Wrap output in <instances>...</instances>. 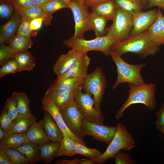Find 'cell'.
Returning a JSON list of instances; mask_svg holds the SVG:
<instances>
[{"mask_svg":"<svg viewBox=\"0 0 164 164\" xmlns=\"http://www.w3.org/2000/svg\"><path fill=\"white\" fill-rule=\"evenodd\" d=\"M159 130L162 133L164 137V127L161 128Z\"/></svg>","mask_w":164,"mask_h":164,"instance_id":"55","label":"cell"},{"mask_svg":"<svg viewBox=\"0 0 164 164\" xmlns=\"http://www.w3.org/2000/svg\"><path fill=\"white\" fill-rule=\"evenodd\" d=\"M12 95L16 101L19 114H31L29 106L30 101L25 93L14 92Z\"/></svg>","mask_w":164,"mask_h":164,"instance_id":"32","label":"cell"},{"mask_svg":"<svg viewBox=\"0 0 164 164\" xmlns=\"http://www.w3.org/2000/svg\"><path fill=\"white\" fill-rule=\"evenodd\" d=\"M84 53L77 50L72 49L67 53L61 54L53 67V72L57 76L63 74Z\"/></svg>","mask_w":164,"mask_h":164,"instance_id":"15","label":"cell"},{"mask_svg":"<svg viewBox=\"0 0 164 164\" xmlns=\"http://www.w3.org/2000/svg\"><path fill=\"white\" fill-rule=\"evenodd\" d=\"M89 15L90 21L96 37L105 36V27L108 19L93 12H89Z\"/></svg>","mask_w":164,"mask_h":164,"instance_id":"29","label":"cell"},{"mask_svg":"<svg viewBox=\"0 0 164 164\" xmlns=\"http://www.w3.org/2000/svg\"><path fill=\"white\" fill-rule=\"evenodd\" d=\"M20 17H26L31 20L37 18L43 19V23L46 25H50L52 19L46 15L42 9L37 5L19 13Z\"/></svg>","mask_w":164,"mask_h":164,"instance_id":"30","label":"cell"},{"mask_svg":"<svg viewBox=\"0 0 164 164\" xmlns=\"http://www.w3.org/2000/svg\"><path fill=\"white\" fill-rule=\"evenodd\" d=\"M66 2H67L68 4L70 3V2L74 1V0H63Z\"/></svg>","mask_w":164,"mask_h":164,"instance_id":"56","label":"cell"},{"mask_svg":"<svg viewBox=\"0 0 164 164\" xmlns=\"http://www.w3.org/2000/svg\"><path fill=\"white\" fill-rule=\"evenodd\" d=\"M76 154L81 155L89 158L98 157L101 153L96 149H91L81 143L76 142L75 146Z\"/></svg>","mask_w":164,"mask_h":164,"instance_id":"37","label":"cell"},{"mask_svg":"<svg viewBox=\"0 0 164 164\" xmlns=\"http://www.w3.org/2000/svg\"><path fill=\"white\" fill-rule=\"evenodd\" d=\"M159 46L150 38L147 30L132 38L114 43L110 49L111 53L121 56L127 53H134L142 58L155 55Z\"/></svg>","mask_w":164,"mask_h":164,"instance_id":"1","label":"cell"},{"mask_svg":"<svg viewBox=\"0 0 164 164\" xmlns=\"http://www.w3.org/2000/svg\"><path fill=\"white\" fill-rule=\"evenodd\" d=\"M68 4L75 22V32L73 36L84 38V34L86 32L94 31L89 18L88 8L77 0L72 1Z\"/></svg>","mask_w":164,"mask_h":164,"instance_id":"9","label":"cell"},{"mask_svg":"<svg viewBox=\"0 0 164 164\" xmlns=\"http://www.w3.org/2000/svg\"><path fill=\"white\" fill-rule=\"evenodd\" d=\"M76 142L67 137H63L56 153L55 157L65 155L71 156L76 154L75 146Z\"/></svg>","mask_w":164,"mask_h":164,"instance_id":"31","label":"cell"},{"mask_svg":"<svg viewBox=\"0 0 164 164\" xmlns=\"http://www.w3.org/2000/svg\"><path fill=\"white\" fill-rule=\"evenodd\" d=\"M15 11L20 13L36 5L34 0H10Z\"/></svg>","mask_w":164,"mask_h":164,"instance_id":"41","label":"cell"},{"mask_svg":"<svg viewBox=\"0 0 164 164\" xmlns=\"http://www.w3.org/2000/svg\"><path fill=\"white\" fill-rule=\"evenodd\" d=\"M17 53L9 46L4 44L0 46V66H2L11 59L15 58Z\"/></svg>","mask_w":164,"mask_h":164,"instance_id":"38","label":"cell"},{"mask_svg":"<svg viewBox=\"0 0 164 164\" xmlns=\"http://www.w3.org/2000/svg\"><path fill=\"white\" fill-rule=\"evenodd\" d=\"M117 6L133 15L141 11L142 7L131 0H114Z\"/></svg>","mask_w":164,"mask_h":164,"instance_id":"34","label":"cell"},{"mask_svg":"<svg viewBox=\"0 0 164 164\" xmlns=\"http://www.w3.org/2000/svg\"><path fill=\"white\" fill-rule=\"evenodd\" d=\"M106 83L104 73L101 68L97 67L91 73H88L84 78L82 85L84 92L93 95L95 108L101 112V104L105 91Z\"/></svg>","mask_w":164,"mask_h":164,"instance_id":"6","label":"cell"},{"mask_svg":"<svg viewBox=\"0 0 164 164\" xmlns=\"http://www.w3.org/2000/svg\"><path fill=\"white\" fill-rule=\"evenodd\" d=\"M129 85L128 97L117 112L115 118L117 119L122 118L125 110L133 104H144L150 110H153L156 108L155 96L156 86L154 84H146L138 86L129 84Z\"/></svg>","mask_w":164,"mask_h":164,"instance_id":"2","label":"cell"},{"mask_svg":"<svg viewBox=\"0 0 164 164\" xmlns=\"http://www.w3.org/2000/svg\"><path fill=\"white\" fill-rule=\"evenodd\" d=\"M115 134L105 152L94 158L95 164H102L109 159H113L121 149L129 151L135 146V140L124 125L117 124Z\"/></svg>","mask_w":164,"mask_h":164,"instance_id":"3","label":"cell"},{"mask_svg":"<svg viewBox=\"0 0 164 164\" xmlns=\"http://www.w3.org/2000/svg\"><path fill=\"white\" fill-rule=\"evenodd\" d=\"M158 14V10L153 9L145 12L140 11L132 15V28L127 39L147 30L155 21Z\"/></svg>","mask_w":164,"mask_h":164,"instance_id":"12","label":"cell"},{"mask_svg":"<svg viewBox=\"0 0 164 164\" xmlns=\"http://www.w3.org/2000/svg\"><path fill=\"white\" fill-rule=\"evenodd\" d=\"M110 56L116 66L118 74L117 80L112 89L124 83L137 86L146 84L141 74L142 70L146 66L145 63L132 65L125 61L121 56L111 53Z\"/></svg>","mask_w":164,"mask_h":164,"instance_id":"4","label":"cell"},{"mask_svg":"<svg viewBox=\"0 0 164 164\" xmlns=\"http://www.w3.org/2000/svg\"><path fill=\"white\" fill-rule=\"evenodd\" d=\"M147 7L157 6L164 10V0H147Z\"/></svg>","mask_w":164,"mask_h":164,"instance_id":"46","label":"cell"},{"mask_svg":"<svg viewBox=\"0 0 164 164\" xmlns=\"http://www.w3.org/2000/svg\"><path fill=\"white\" fill-rule=\"evenodd\" d=\"M69 8V4L63 0H50L42 8L43 12L52 19L53 14L56 11L63 8Z\"/></svg>","mask_w":164,"mask_h":164,"instance_id":"33","label":"cell"},{"mask_svg":"<svg viewBox=\"0 0 164 164\" xmlns=\"http://www.w3.org/2000/svg\"><path fill=\"white\" fill-rule=\"evenodd\" d=\"M21 22L20 14L15 10L9 21L0 27V45L9 42L15 35Z\"/></svg>","mask_w":164,"mask_h":164,"instance_id":"18","label":"cell"},{"mask_svg":"<svg viewBox=\"0 0 164 164\" xmlns=\"http://www.w3.org/2000/svg\"><path fill=\"white\" fill-rule=\"evenodd\" d=\"M29 142L26 133H7L0 141V148H15Z\"/></svg>","mask_w":164,"mask_h":164,"instance_id":"24","label":"cell"},{"mask_svg":"<svg viewBox=\"0 0 164 164\" xmlns=\"http://www.w3.org/2000/svg\"><path fill=\"white\" fill-rule=\"evenodd\" d=\"M13 164H29L28 159L18 151L13 148H2Z\"/></svg>","mask_w":164,"mask_h":164,"instance_id":"36","label":"cell"},{"mask_svg":"<svg viewBox=\"0 0 164 164\" xmlns=\"http://www.w3.org/2000/svg\"><path fill=\"white\" fill-rule=\"evenodd\" d=\"M3 108L13 120L19 115L16 101L12 95L6 99Z\"/></svg>","mask_w":164,"mask_h":164,"instance_id":"40","label":"cell"},{"mask_svg":"<svg viewBox=\"0 0 164 164\" xmlns=\"http://www.w3.org/2000/svg\"><path fill=\"white\" fill-rule=\"evenodd\" d=\"M36 5H37L42 9L45 5L50 0H34Z\"/></svg>","mask_w":164,"mask_h":164,"instance_id":"50","label":"cell"},{"mask_svg":"<svg viewBox=\"0 0 164 164\" xmlns=\"http://www.w3.org/2000/svg\"><path fill=\"white\" fill-rule=\"evenodd\" d=\"M111 0H86L84 5L87 7L91 8Z\"/></svg>","mask_w":164,"mask_h":164,"instance_id":"48","label":"cell"},{"mask_svg":"<svg viewBox=\"0 0 164 164\" xmlns=\"http://www.w3.org/2000/svg\"><path fill=\"white\" fill-rule=\"evenodd\" d=\"M31 20L26 17H21V23L17 29L16 35L31 37L37 36V32L32 31L31 29L30 23Z\"/></svg>","mask_w":164,"mask_h":164,"instance_id":"35","label":"cell"},{"mask_svg":"<svg viewBox=\"0 0 164 164\" xmlns=\"http://www.w3.org/2000/svg\"><path fill=\"white\" fill-rule=\"evenodd\" d=\"M15 58L18 64L19 72L31 70L35 66V60L32 54L28 51L17 53Z\"/></svg>","mask_w":164,"mask_h":164,"instance_id":"28","label":"cell"},{"mask_svg":"<svg viewBox=\"0 0 164 164\" xmlns=\"http://www.w3.org/2000/svg\"><path fill=\"white\" fill-rule=\"evenodd\" d=\"M116 41L109 36L96 37L94 39L87 40L73 36L63 42L67 47L75 49L83 53L91 51H99L106 56H110V49Z\"/></svg>","mask_w":164,"mask_h":164,"instance_id":"5","label":"cell"},{"mask_svg":"<svg viewBox=\"0 0 164 164\" xmlns=\"http://www.w3.org/2000/svg\"><path fill=\"white\" fill-rule=\"evenodd\" d=\"M157 18L147 30L149 36L155 44L164 45V16L160 9L158 10Z\"/></svg>","mask_w":164,"mask_h":164,"instance_id":"19","label":"cell"},{"mask_svg":"<svg viewBox=\"0 0 164 164\" xmlns=\"http://www.w3.org/2000/svg\"><path fill=\"white\" fill-rule=\"evenodd\" d=\"M43 19L42 18H37L32 20L30 23L31 29L36 31L40 29L42 26Z\"/></svg>","mask_w":164,"mask_h":164,"instance_id":"45","label":"cell"},{"mask_svg":"<svg viewBox=\"0 0 164 164\" xmlns=\"http://www.w3.org/2000/svg\"><path fill=\"white\" fill-rule=\"evenodd\" d=\"M143 6H144L147 3V0H140Z\"/></svg>","mask_w":164,"mask_h":164,"instance_id":"54","label":"cell"},{"mask_svg":"<svg viewBox=\"0 0 164 164\" xmlns=\"http://www.w3.org/2000/svg\"><path fill=\"white\" fill-rule=\"evenodd\" d=\"M14 149L24 155L29 164H35L41 161L39 145L29 142Z\"/></svg>","mask_w":164,"mask_h":164,"instance_id":"23","label":"cell"},{"mask_svg":"<svg viewBox=\"0 0 164 164\" xmlns=\"http://www.w3.org/2000/svg\"><path fill=\"white\" fill-rule=\"evenodd\" d=\"M117 126H105L90 122L84 118L82 122V130L83 135L91 136L96 140L109 144L113 139Z\"/></svg>","mask_w":164,"mask_h":164,"instance_id":"11","label":"cell"},{"mask_svg":"<svg viewBox=\"0 0 164 164\" xmlns=\"http://www.w3.org/2000/svg\"><path fill=\"white\" fill-rule=\"evenodd\" d=\"M156 115L157 119L155 123L156 128L159 130L164 127V102L156 112Z\"/></svg>","mask_w":164,"mask_h":164,"instance_id":"44","label":"cell"},{"mask_svg":"<svg viewBox=\"0 0 164 164\" xmlns=\"http://www.w3.org/2000/svg\"><path fill=\"white\" fill-rule=\"evenodd\" d=\"M84 79L74 77H70L60 81L56 80L49 87L52 89L65 91L74 93L80 86L83 85Z\"/></svg>","mask_w":164,"mask_h":164,"instance_id":"21","label":"cell"},{"mask_svg":"<svg viewBox=\"0 0 164 164\" xmlns=\"http://www.w3.org/2000/svg\"><path fill=\"white\" fill-rule=\"evenodd\" d=\"M0 164H13L5 152L0 148Z\"/></svg>","mask_w":164,"mask_h":164,"instance_id":"47","label":"cell"},{"mask_svg":"<svg viewBox=\"0 0 164 164\" xmlns=\"http://www.w3.org/2000/svg\"><path fill=\"white\" fill-rule=\"evenodd\" d=\"M115 164H133L135 162L131 156L127 153H122L120 151L115 155Z\"/></svg>","mask_w":164,"mask_h":164,"instance_id":"43","label":"cell"},{"mask_svg":"<svg viewBox=\"0 0 164 164\" xmlns=\"http://www.w3.org/2000/svg\"><path fill=\"white\" fill-rule=\"evenodd\" d=\"M113 23L105 29L106 35L116 42L127 39L132 29V15L117 7Z\"/></svg>","mask_w":164,"mask_h":164,"instance_id":"7","label":"cell"},{"mask_svg":"<svg viewBox=\"0 0 164 164\" xmlns=\"http://www.w3.org/2000/svg\"><path fill=\"white\" fill-rule=\"evenodd\" d=\"M19 72V67L15 58L11 60L0 68V78L12 73Z\"/></svg>","mask_w":164,"mask_h":164,"instance_id":"39","label":"cell"},{"mask_svg":"<svg viewBox=\"0 0 164 164\" xmlns=\"http://www.w3.org/2000/svg\"><path fill=\"white\" fill-rule=\"evenodd\" d=\"M39 123L43 128L50 141L60 142L61 141L63 138L62 131L49 113L45 111L42 119Z\"/></svg>","mask_w":164,"mask_h":164,"instance_id":"16","label":"cell"},{"mask_svg":"<svg viewBox=\"0 0 164 164\" xmlns=\"http://www.w3.org/2000/svg\"><path fill=\"white\" fill-rule=\"evenodd\" d=\"M42 105L43 109L49 113L53 117L61 130L63 137L68 138L76 142L85 145L84 140L77 137L70 130L65 122L59 109L52 101L43 97Z\"/></svg>","mask_w":164,"mask_h":164,"instance_id":"13","label":"cell"},{"mask_svg":"<svg viewBox=\"0 0 164 164\" xmlns=\"http://www.w3.org/2000/svg\"><path fill=\"white\" fill-rule=\"evenodd\" d=\"M26 134L29 142L39 145L50 142L39 122H36L32 125Z\"/></svg>","mask_w":164,"mask_h":164,"instance_id":"22","label":"cell"},{"mask_svg":"<svg viewBox=\"0 0 164 164\" xmlns=\"http://www.w3.org/2000/svg\"><path fill=\"white\" fill-rule=\"evenodd\" d=\"M131 0L133 1V2H134L136 3L141 5L143 7V6L142 5L140 0Z\"/></svg>","mask_w":164,"mask_h":164,"instance_id":"52","label":"cell"},{"mask_svg":"<svg viewBox=\"0 0 164 164\" xmlns=\"http://www.w3.org/2000/svg\"><path fill=\"white\" fill-rule=\"evenodd\" d=\"M91 61L87 53L83 54L63 74L57 76V81H60L70 77L84 78L88 74L87 70Z\"/></svg>","mask_w":164,"mask_h":164,"instance_id":"14","label":"cell"},{"mask_svg":"<svg viewBox=\"0 0 164 164\" xmlns=\"http://www.w3.org/2000/svg\"><path fill=\"white\" fill-rule=\"evenodd\" d=\"M14 9L10 0H0V16L1 18L9 17Z\"/></svg>","mask_w":164,"mask_h":164,"instance_id":"42","label":"cell"},{"mask_svg":"<svg viewBox=\"0 0 164 164\" xmlns=\"http://www.w3.org/2000/svg\"><path fill=\"white\" fill-rule=\"evenodd\" d=\"M43 97L52 101L60 110L74 101L73 93L54 90L49 87L46 91Z\"/></svg>","mask_w":164,"mask_h":164,"instance_id":"17","label":"cell"},{"mask_svg":"<svg viewBox=\"0 0 164 164\" xmlns=\"http://www.w3.org/2000/svg\"><path fill=\"white\" fill-rule=\"evenodd\" d=\"M36 122V118L32 113L19 114L13 120L7 133H26Z\"/></svg>","mask_w":164,"mask_h":164,"instance_id":"20","label":"cell"},{"mask_svg":"<svg viewBox=\"0 0 164 164\" xmlns=\"http://www.w3.org/2000/svg\"><path fill=\"white\" fill-rule=\"evenodd\" d=\"M86 0H77V1L83 5H85L84 3Z\"/></svg>","mask_w":164,"mask_h":164,"instance_id":"53","label":"cell"},{"mask_svg":"<svg viewBox=\"0 0 164 164\" xmlns=\"http://www.w3.org/2000/svg\"><path fill=\"white\" fill-rule=\"evenodd\" d=\"M9 46L16 53L28 51L33 44L31 37L15 35L9 41Z\"/></svg>","mask_w":164,"mask_h":164,"instance_id":"26","label":"cell"},{"mask_svg":"<svg viewBox=\"0 0 164 164\" xmlns=\"http://www.w3.org/2000/svg\"><path fill=\"white\" fill-rule=\"evenodd\" d=\"M65 122L70 130L75 136L84 140L82 126L85 118L74 101L65 108L60 110Z\"/></svg>","mask_w":164,"mask_h":164,"instance_id":"10","label":"cell"},{"mask_svg":"<svg viewBox=\"0 0 164 164\" xmlns=\"http://www.w3.org/2000/svg\"><path fill=\"white\" fill-rule=\"evenodd\" d=\"M82 85L74 93V101L78 108L88 121L104 125V117L101 112L95 107V102L91 94L82 91Z\"/></svg>","mask_w":164,"mask_h":164,"instance_id":"8","label":"cell"},{"mask_svg":"<svg viewBox=\"0 0 164 164\" xmlns=\"http://www.w3.org/2000/svg\"><path fill=\"white\" fill-rule=\"evenodd\" d=\"M6 133L3 129L0 126V141L2 140L5 136Z\"/></svg>","mask_w":164,"mask_h":164,"instance_id":"51","label":"cell"},{"mask_svg":"<svg viewBox=\"0 0 164 164\" xmlns=\"http://www.w3.org/2000/svg\"><path fill=\"white\" fill-rule=\"evenodd\" d=\"M92 12L103 17L108 20L113 21L117 7L114 0H111L91 8Z\"/></svg>","mask_w":164,"mask_h":164,"instance_id":"25","label":"cell"},{"mask_svg":"<svg viewBox=\"0 0 164 164\" xmlns=\"http://www.w3.org/2000/svg\"><path fill=\"white\" fill-rule=\"evenodd\" d=\"M81 160L76 159L71 160L61 159L54 163L55 164H81Z\"/></svg>","mask_w":164,"mask_h":164,"instance_id":"49","label":"cell"},{"mask_svg":"<svg viewBox=\"0 0 164 164\" xmlns=\"http://www.w3.org/2000/svg\"><path fill=\"white\" fill-rule=\"evenodd\" d=\"M60 142H50L39 145L41 160L46 163L52 162L55 157L56 153L60 146Z\"/></svg>","mask_w":164,"mask_h":164,"instance_id":"27","label":"cell"}]
</instances>
